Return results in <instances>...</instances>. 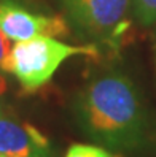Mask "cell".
Returning a JSON list of instances; mask_svg holds the SVG:
<instances>
[{"label": "cell", "mask_w": 156, "mask_h": 157, "mask_svg": "<svg viewBox=\"0 0 156 157\" xmlns=\"http://www.w3.org/2000/svg\"><path fill=\"white\" fill-rule=\"evenodd\" d=\"M80 130L110 151H139L148 141L150 119L134 81L108 71L86 82L72 105Z\"/></svg>", "instance_id": "1"}, {"label": "cell", "mask_w": 156, "mask_h": 157, "mask_svg": "<svg viewBox=\"0 0 156 157\" xmlns=\"http://www.w3.org/2000/svg\"><path fill=\"white\" fill-rule=\"evenodd\" d=\"M93 44L75 46L59 41L53 36L40 35L16 41L6 60V73L14 75L26 92H35L48 84L58 68L69 57L94 54Z\"/></svg>", "instance_id": "2"}, {"label": "cell", "mask_w": 156, "mask_h": 157, "mask_svg": "<svg viewBox=\"0 0 156 157\" xmlns=\"http://www.w3.org/2000/svg\"><path fill=\"white\" fill-rule=\"evenodd\" d=\"M80 36L108 40L121 32L131 0H58Z\"/></svg>", "instance_id": "3"}, {"label": "cell", "mask_w": 156, "mask_h": 157, "mask_svg": "<svg viewBox=\"0 0 156 157\" xmlns=\"http://www.w3.org/2000/svg\"><path fill=\"white\" fill-rule=\"evenodd\" d=\"M0 30L10 41L16 43L40 35H66L69 25L61 16L37 14L22 5L0 3Z\"/></svg>", "instance_id": "4"}, {"label": "cell", "mask_w": 156, "mask_h": 157, "mask_svg": "<svg viewBox=\"0 0 156 157\" xmlns=\"http://www.w3.org/2000/svg\"><path fill=\"white\" fill-rule=\"evenodd\" d=\"M0 157H53V147L37 127L0 114Z\"/></svg>", "instance_id": "5"}, {"label": "cell", "mask_w": 156, "mask_h": 157, "mask_svg": "<svg viewBox=\"0 0 156 157\" xmlns=\"http://www.w3.org/2000/svg\"><path fill=\"white\" fill-rule=\"evenodd\" d=\"M131 10L142 25L156 22V0H131Z\"/></svg>", "instance_id": "6"}, {"label": "cell", "mask_w": 156, "mask_h": 157, "mask_svg": "<svg viewBox=\"0 0 156 157\" xmlns=\"http://www.w3.org/2000/svg\"><path fill=\"white\" fill-rule=\"evenodd\" d=\"M64 157H115L113 152L99 144H72Z\"/></svg>", "instance_id": "7"}, {"label": "cell", "mask_w": 156, "mask_h": 157, "mask_svg": "<svg viewBox=\"0 0 156 157\" xmlns=\"http://www.w3.org/2000/svg\"><path fill=\"white\" fill-rule=\"evenodd\" d=\"M10 51H11L10 40L0 30V71L3 73H6V60H8V56H10Z\"/></svg>", "instance_id": "8"}, {"label": "cell", "mask_w": 156, "mask_h": 157, "mask_svg": "<svg viewBox=\"0 0 156 157\" xmlns=\"http://www.w3.org/2000/svg\"><path fill=\"white\" fill-rule=\"evenodd\" d=\"M6 94H8V82L5 79V73L0 71V114H5V109H6Z\"/></svg>", "instance_id": "9"}, {"label": "cell", "mask_w": 156, "mask_h": 157, "mask_svg": "<svg viewBox=\"0 0 156 157\" xmlns=\"http://www.w3.org/2000/svg\"><path fill=\"white\" fill-rule=\"evenodd\" d=\"M0 3H16L22 6H30V0H0Z\"/></svg>", "instance_id": "10"}]
</instances>
